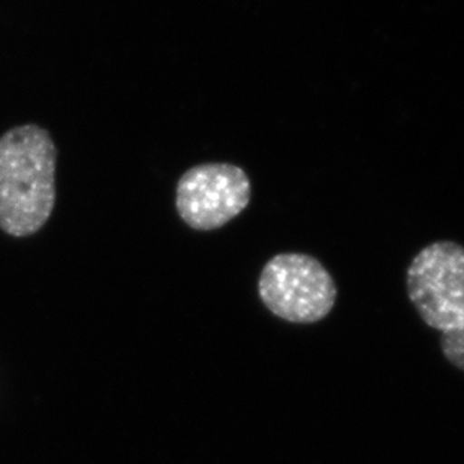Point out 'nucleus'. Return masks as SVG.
<instances>
[{
	"mask_svg": "<svg viewBox=\"0 0 464 464\" xmlns=\"http://www.w3.org/2000/svg\"><path fill=\"white\" fill-rule=\"evenodd\" d=\"M252 183L240 166L227 161L201 163L186 170L175 188V208L195 231L222 228L247 208Z\"/></svg>",
	"mask_w": 464,
	"mask_h": 464,
	"instance_id": "nucleus-4",
	"label": "nucleus"
},
{
	"mask_svg": "<svg viewBox=\"0 0 464 464\" xmlns=\"http://www.w3.org/2000/svg\"><path fill=\"white\" fill-rule=\"evenodd\" d=\"M440 350L452 366H456L457 370L464 372V329L442 334Z\"/></svg>",
	"mask_w": 464,
	"mask_h": 464,
	"instance_id": "nucleus-5",
	"label": "nucleus"
},
{
	"mask_svg": "<svg viewBox=\"0 0 464 464\" xmlns=\"http://www.w3.org/2000/svg\"><path fill=\"white\" fill-rule=\"evenodd\" d=\"M407 295L420 320L440 334L464 329V246L434 241L407 268Z\"/></svg>",
	"mask_w": 464,
	"mask_h": 464,
	"instance_id": "nucleus-3",
	"label": "nucleus"
},
{
	"mask_svg": "<svg viewBox=\"0 0 464 464\" xmlns=\"http://www.w3.org/2000/svg\"><path fill=\"white\" fill-rule=\"evenodd\" d=\"M258 295L275 317L293 324H314L335 308L338 288L322 261L311 255L285 252L264 266Z\"/></svg>",
	"mask_w": 464,
	"mask_h": 464,
	"instance_id": "nucleus-2",
	"label": "nucleus"
},
{
	"mask_svg": "<svg viewBox=\"0 0 464 464\" xmlns=\"http://www.w3.org/2000/svg\"><path fill=\"white\" fill-rule=\"evenodd\" d=\"M58 147L49 130L15 125L0 136V229L34 236L49 222L56 204Z\"/></svg>",
	"mask_w": 464,
	"mask_h": 464,
	"instance_id": "nucleus-1",
	"label": "nucleus"
}]
</instances>
